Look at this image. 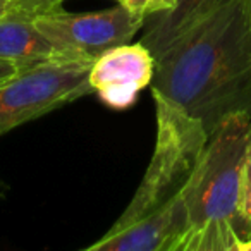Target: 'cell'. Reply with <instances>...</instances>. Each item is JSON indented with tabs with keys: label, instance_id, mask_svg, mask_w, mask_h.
<instances>
[{
	"label": "cell",
	"instance_id": "obj_1",
	"mask_svg": "<svg viewBox=\"0 0 251 251\" xmlns=\"http://www.w3.org/2000/svg\"><path fill=\"white\" fill-rule=\"evenodd\" d=\"M150 86L208 134L232 114L251 117V25L243 0H229L158 55Z\"/></svg>",
	"mask_w": 251,
	"mask_h": 251
},
{
	"label": "cell",
	"instance_id": "obj_2",
	"mask_svg": "<svg viewBox=\"0 0 251 251\" xmlns=\"http://www.w3.org/2000/svg\"><path fill=\"white\" fill-rule=\"evenodd\" d=\"M157 140L124 213L86 251H179L188 229V191L208 141L201 121L158 91Z\"/></svg>",
	"mask_w": 251,
	"mask_h": 251
},
{
	"label": "cell",
	"instance_id": "obj_3",
	"mask_svg": "<svg viewBox=\"0 0 251 251\" xmlns=\"http://www.w3.org/2000/svg\"><path fill=\"white\" fill-rule=\"evenodd\" d=\"M251 117L232 114L208 134L188 191V229L179 251H248L251 232L239 215L241 167Z\"/></svg>",
	"mask_w": 251,
	"mask_h": 251
},
{
	"label": "cell",
	"instance_id": "obj_4",
	"mask_svg": "<svg viewBox=\"0 0 251 251\" xmlns=\"http://www.w3.org/2000/svg\"><path fill=\"white\" fill-rule=\"evenodd\" d=\"M91 60H50L18 69L0 81V136L84 95Z\"/></svg>",
	"mask_w": 251,
	"mask_h": 251
},
{
	"label": "cell",
	"instance_id": "obj_5",
	"mask_svg": "<svg viewBox=\"0 0 251 251\" xmlns=\"http://www.w3.org/2000/svg\"><path fill=\"white\" fill-rule=\"evenodd\" d=\"M147 23V18L129 11L122 2L97 12L62 11V7L35 18L36 28L57 52L73 60H91L131 38Z\"/></svg>",
	"mask_w": 251,
	"mask_h": 251
},
{
	"label": "cell",
	"instance_id": "obj_6",
	"mask_svg": "<svg viewBox=\"0 0 251 251\" xmlns=\"http://www.w3.org/2000/svg\"><path fill=\"white\" fill-rule=\"evenodd\" d=\"M153 73L155 57L143 43H122L93 60L88 81L107 107L124 110L150 86Z\"/></svg>",
	"mask_w": 251,
	"mask_h": 251
},
{
	"label": "cell",
	"instance_id": "obj_7",
	"mask_svg": "<svg viewBox=\"0 0 251 251\" xmlns=\"http://www.w3.org/2000/svg\"><path fill=\"white\" fill-rule=\"evenodd\" d=\"M50 60H73L64 57L42 35L35 18L9 11L0 18V62H11L19 69Z\"/></svg>",
	"mask_w": 251,
	"mask_h": 251
},
{
	"label": "cell",
	"instance_id": "obj_8",
	"mask_svg": "<svg viewBox=\"0 0 251 251\" xmlns=\"http://www.w3.org/2000/svg\"><path fill=\"white\" fill-rule=\"evenodd\" d=\"M229 0H176L172 9L147 19L140 42L157 59L172 43L215 14Z\"/></svg>",
	"mask_w": 251,
	"mask_h": 251
},
{
	"label": "cell",
	"instance_id": "obj_9",
	"mask_svg": "<svg viewBox=\"0 0 251 251\" xmlns=\"http://www.w3.org/2000/svg\"><path fill=\"white\" fill-rule=\"evenodd\" d=\"M239 215L246 229L251 232V141L244 155L241 167V184H239Z\"/></svg>",
	"mask_w": 251,
	"mask_h": 251
},
{
	"label": "cell",
	"instance_id": "obj_10",
	"mask_svg": "<svg viewBox=\"0 0 251 251\" xmlns=\"http://www.w3.org/2000/svg\"><path fill=\"white\" fill-rule=\"evenodd\" d=\"M62 2L64 0H12L11 9L36 18L40 14H47V12L62 7Z\"/></svg>",
	"mask_w": 251,
	"mask_h": 251
},
{
	"label": "cell",
	"instance_id": "obj_11",
	"mask_svg": "<svg viewBox=\"0 0 251 251\" xmlns=\"http://www.w3.org/2000/svg\"><path fill=\"white\" fill-rule=\"evenodd\" d=\"M174 2L176 0H122V4L129 11L136 12L147 19L153 14H160V12L172 9Z\"/></svg>",
	"mask_w": 251,
	"mask_h": 251
},
{
	"label": "cell",
	"instance_id": "obj_12",
	"mask_svg": "<svg viewBox=\"0 0 251 251\" xmlns=\"http://www.w3.org/2000/svg\"><path fill=\"white\" fill-rule=\"evenodd\" d=\"M18 69L19 67L14 66V64H11V62H0V81L11 77Z\"/></svg>",
	"mask_w": 251,
	"mask_h": 251
},
{
	"label": "cell",
	"instance_id": "obj_13",
	"mask_svg": "<svg viewBox=\"0 0 251 251\" xmlns=\"http://www.w3.org/2000/svg\"><path fill=\"white\" fill-rule=\"evenodd\" d=\"M11 4H12V0H0V18H2L5 12L11 11Z\"/></svg>",
	"mask_w": 251,
	"mask_h": 251
},
{
	"label": "cell",
	"instance_id": "obj_14",
	"mask_svg": "<svg viewBox=\"0 0 251 251\" xmlns=\"http://www.w3.org/2000/svg\"><path fill=\"white\" fill-rule=\"evenodd\" d=\"M243 5H244V12H246V18L251 25V0H243Z\"/></svg>",
	"mask_w": 251,
	"mask_h": 251
},
{
	"label": "cell",
	"instance_id": "obj_15",
	"mask_svg": "<svg viewBox=\"0 0 251 251\" xmlns=\"http://www.w3.org/2000/svg\"><path fill=\"white\" fill-rule=\"evenodd\" d=\"M4 196V188H2V184H0V198Z\"/></svg>",
	"mask_w": 251,
	"mask_h": 251
},
{
	"label": "cell",
	"instance_id": "obj_16",
	"mask_svg": "<svg viewBox=\"0 0 251 251\" xmlns=\"http://www.w3.org/2000/svg\"><path fill=\"white\" fill-rule=\"evenodd\" d=\"M248 251H251V241H250V246H248Z\"/></svg>",
	"mask_w": 251,
	"mask_h": 251
},
{
	"label": "cell",
	"instance_id": "obj_17",
	"mask_svg": "<svg viewBox=\"0 0 251 251\" xmlns=\"http://www.w3.org/2000/svg\"><path fill=\"white\" fill-rule=\"evenodd\" d=\"M117 2H122V0H117Z\"/></svg>",
	"mask_w": 251,
	"mask_h": 251
}]
</instances>
